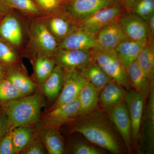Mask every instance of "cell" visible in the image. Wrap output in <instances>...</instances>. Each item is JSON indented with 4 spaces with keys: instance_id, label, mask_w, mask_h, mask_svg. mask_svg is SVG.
<instances>
[{
    "instance_id": "cell-1",
    "label": "cell",
    "mask_w": 154,
    "mask_h": 154,
    "mask_svg": "<svg viewBox=\"0 0 154 154\" xmlns=\"http://www.w3.org/2000/svg\"><path fill=\"white\" fill-rule=\"evenodd\" d=\"M69 125L70 132H79L92 143L113 154L122 152L121 144L115 127L108 116L96 108L91 113L79 116Z\"/></svg>"
},
{
    "instance_id": "cell-2",
    "label": "cell",
    "mask_w": 154,
    "mask_h": 154,
    "mask_svg": "<svg viewBox=\"0 0 154 154\" xmlns=\"http://www.w3.org/2000/svg\"><path fill=\"white\" fill-rule=\"evenodd\" d=\"M45 104V96L38 90L10 102L3 108L8 116L9 129L22 125L36 126Z\"/></svg>"
},
{
    "instance_id": "cell-3",
    "label": "cell",
    "mask_w": 154,
    "mask_h": 154,
    "mask_svg": "<svg viewBox=\"0 0 154 154\" xmlns=\"http://www.w3.org/2000/svg\"><path fill=\"white\" fill-rule=\"evenodd\" d=\"M92 59L101 67L114 82L129 90L126 70L115 49H92Z\"/></svg>"
},
{
    "instance_id": "cell-4",
    "label": "cell",
    "mask_w": 154,
    "mask_h": 154,
    "mask_svg": "<svg viewBox=\"0 0 154 154\" xmlns=\"http://www.w3.org/2000/svg\"><path fill=\"white\" fill-rule=\"evenodd\" d=\"M81 106L78 98L71 102L50 111L41 113L39 124L44 127L59 130L79 115Z\"/></svg>"
},
{
    "instance_id": "cell-5",
    "label": "cell",
    "mask_w": 154,
    "mask_h": 154,
    "mask_svg": "<svg viewBox=\"0 0 154 154\" xmlns=\"http://www.w3.org/2000/svg\"><path fill=\"white\" fill-rule=\"evenodd\" d=\"M119 2V0H65L63 8L78 25L99 10Z\"/></svg>"
},
{
    "instance_id": "cell-6",
    "label": "cell",
    "mask_w": 154,
    "mask_h": 154,
    "mask_svg": "<svg viewBox=\"0 0 154 154\" xmlns=\"http://www.w3.org/2000/svg\"><path fill=\"white\" fill-rule=\"evenodd\" d=\"M30 35L33 53L40 52L52 56L57 49L58 43L42 18L31 23Z\"/></svg>"
},
{
    "instance_id": "cell-7",
    "label": "cell",
    "mask_w": 154,
    "mask_h": 154,
    "mask_svg": "<svg viewBox=\"0 0 154 154\" xmlns=\"http://www.w3.org/2000/svg\"><path fill=\"white\" fill-rule=\"evenodd\" d=\"M125 12L120 3H116L99 10L80 22L77 26L83 30L97 34L105 26L120 19Z\"/></svg>"
},
{
    "instance_id": "cell-8",
    "label": "cell",
    "mask_w": 154,
    "mask_h": 154,
    "mask_svg": "<svg viewBox=\"0 0 154 154\" xmlns=\"http://www.w3.org/2000/svg\"><path fill=\"white\" fill-rule=\"evenodd\" d=\"M64 72L63 85L59 96L52 106L45 111H51L75 99L88 82L82 71H68Z\"/></svg>"
},
{
    "instance_id": "cell-9",
    "label": "cell",
    "mask_w": 154,
    "mask_h": 154,
    "mask_svg": "<svg viewBox=\"0 0 154 154\" xmlns=\"http://www.w3.org/2000/svg\"><path fill=\"white\" fill-rule=\"evenodd\" d=\"M52 57L63 72L81 71L92 60V49H58Z\"/></svg>"
},
{
    "instance_id": "cell-10",
    "label": "cell",
    "mask_w": 154,
    "mask_h": 154,
    "mask_svg": "<svg viewBox=\"0 0 154 154\" xmlns=\"http://www.w3.org/2000/svg\"><path fill=\"white\" fill-rule=\"evenodd\" d=\"M51 33L58 44L78 28L76 23L63 8L42 17Z\"/></svg>"
},
{
    "instance_id": "cell-11",
    "label": "cell",
    "mask_w": 154,
    "mask_h": 154,
    "mask_svg": "<svg viewBox=\"0 0 154 154\" xmlns=\"http://www.w3.org/2000/svg\"><path fill=\"white\" fill-rule=\"evenodd\" d=\"M125 101L130 118L132 143L136 149L138 146L140 130L145 101L142 96L135 90L126 92Z\"/></svg>"
},
{
    "instance_id": "cell-12",
    "label": "cell",
    "mask_w": 154,
    "mask_h": 154,
    "mask_svg": "<svg viewBox=\"0 0 154 154\" xmlns=\"http://www.w3.org/2000/svg\"><path fill=\"white\" fill-rule=\"evenodd\" d=\"M107 114L109 119L121 135L128 152L130 154L132 153L131 123L125 101L116 106Z\"/></svg>"
},
{
    "instance_id": "cell-13",
    "label": "cell",
    "mask_w": 154,
    "mask_h": 154,
    "mask_svg": "<svg viewBox=\"0 0 154 154\" xmlns=\"http://www.w3.org/2000/svg\"><path fill=\"white\" fill-rule=\"evenodd\" d=\"M119 22L129 39L141 42L154 39L151 36L146 22L136 14L125 12L120 17Z\"/></svg>"
},
{
    "instance_id": "cell-14",
    "label": "cell",
    "mask_w": 154,
    "mask_h": 154,
    "mask_svg": "<svg viewBox=\"0 0 154 154\" xmlns=\"http://www.w3.org/2000/svg\"><path fill=\"white\" fill-rule=\"evenodd\" d=\"M119 19L105 26L97 33L95 48L106 50L115 49L121 42L128 38L119 23Z\"/></svg>"
},
{
    "instance_id": "cell-15",
    "label": "cell",
    "mask_w": 154,
    "mask_h": 154,
    "mask_svg": "<svg viewBox=\"0 0 154 154\" xmlns=\"http://www.w3.org/2000/svg\"><path fill=\"white\" fill-rule=\"evenodd\" d=\"M0 38L15 48L21 47L23 31L18 18L12 14L5 15L0 22Z\"/></svg>"
},
{
    "instance_id": "cell-16",
    "label": "cell",
    "mask_w": 154,
    "mask_h": 154,
    "mask_svg": "<svg viewBox=\"0 0 154 154\" xmlns=\"http://www.w3.org/2000/svg\"><path fill=\"white\" fill-rule=\"evenodd\" d=\"M97 34L79 27L70 33L58 45L57 49H92L96 46Z\"/></svg>"
},
{
    "instance_id": "cell-17",
    "label": "cell",
    "mask_w": 154,
    "mask_h": 154,
    "mask_svg": "<svg viewBox=\"0 0 154 154\" xmlns=\"http://www.w3.org/2000/svg\"><path fill=\"white\" fill-rule=\"evenodd\" d=\"M36 136L45 146L48 154H63L66 152L64 140L59 130L44 127L39 123L35 126Z\"/></svg>"
},
{
    "instance_id": "cell-18",
    "label": "cell",
    "mask_w": 154,
    "mask_h": 154,
    "mask_svg": "<svg viewBox=\"0 0 154 154\" xmlns=\"http://www.w3.org/2000/svg\"><path fill=\"white\" fill-rule=\"evenodd\" d=\"M7 79L23 96L30 95L38 90V85L28 76L22 63L9 68Z\"/></svg>"
},
{
    "instance_id": "cell-19",
    "label": "cell",
    "mask_w": 154,
    "mask_h": 154,
    "mask_svg": "<svg viewBox=\"0 0 154 154\" xmlns=\"http://www.w3.org/2000/svg\"><path fill=\"white\" fill-rule=\"evenodd\" d=\"M30 59L33 68L32 78L39 87L51 74L56 66L55 62L52 56L40 52L31 54Z\"/></svg>"
},
{
    "instance_id": "cell-20",
    "label": "cell",
    "mask_w": 154,
    "mask_h": 154,
    "mask_svg": "<svg viewBox=\"0 0 154 154\" xmlns=\"http://www.w3.org/2000/svg\"><path fill=\"white\" fill-rule=\"evenodd\" d=\"M127 76L130 85L143 97L144 101L147 99L153 82H151L145 72L141 68L136 60L126 69Z\"/></svg>"
},
{
    "instance_id": "cell-21",
    "label": "cell",
    "mask_w": 154,
    "mask_h": 154,
    "mask_svg": "<svg viewBox=\"0 0 154 154\" xmlns=\"http://www.w3.org/2000/svg\"><path fill=\"white\" fill-rule=\"evenodd\" d=\"M99 102L107 113L125 101L126 92L124 88L111 81L100 91Z\"/></svg>"
},
{
    "instance_id": "cell-22",
    "label": "cell",
    "mask_w": 154,
    "mask_h": 154,
    "mask_svg": "<svg viewBox=\"0 0 154 154\" xmlns=\"http://www.w3.org/2000/svg\"><path fill=\"white\" fill-rule=\"evenodd\" d=\"M63 79V71L56 65L51 74L38 87V90L46 97L48 101H56L61 91Z\"/></svg>"
},
{
    "instance_id": "cell-23",
    "label": "cell",
    "mask_w": 154,
    "mask_h": 154,
    "mask_svg": "<svg viewBox=\"0 0 154 154\" xmlns=\"http://www.w3.org/2000/svg\"><path fill=\"white\" fill-rule=\"evenodd\" d=\"M154 84L148 96L144 121V140L147 154H153L154 150Z\"/></svg>"
},
{
    "instance_id": "cell-24",
    "label": "cell",
    "mask_w": 154,
    "mask_h": 154,
    "mask_svg": "<svg viewBox=\"0 0 154 154\" xmlns=\"http://www.w3.org/2000/svg\"><path fill=\"white\" fill-rule=\"evenodd\" d=\"M147 41H136L129 38L121 42L115 50L126 69L137 58Z\"/></svg>"
},
{
    "instance_id": "cell-25",
    "label": "cell",
    "mask_w": 154,
    "mask_h": 154,
    "mask_svg": "<svg viewBox=\"0 0 154 154\" xmlns=\"http://www.w3.org/2000/svg\"><path fill=\"white\" fill-rule=\"evenodd\" d=\"M99 93L100 91L91 83L88 82L86 83L77 97L81 106L79 116L91 113L97 108Z\"/></svg>"
},
{
    "instance_id": "cell-26",
    "label": "cell",
    "mask_w": 154,
    "mask_h": 154,
    "mask_svg": "<svg viewBox=\"0 0 154 154\" xmlns=\"http://www.w3.org/2000/svg\"><path fill=\"white\" fill-rule=\"evenodd\" d=\"M81 71L88 82L91 83L100 92L106 85L112 81L110 77L93 59Z\"/></svg>"
},
{
    "instance_id": "cell-27",
    "label": "cell",
    "mask_w": 154,
    "mask_h": 154,
    "mask_svg": "<svg viewBox=\"0 0 154 154\" xmlns=\"http://www.w3.org/2000/svg\"><path fill=\"white\" fill-rule=\"evenodd\" d=\"M36 137L35 126L22 125L12 130V140L17 154L24 149Z\"/></svg>"
},
{
    "instance_id": "cell-28",
    "label": "cell",
    "mask_w": 154,
    "mask_h": 154,
    "mask_svg": "<svg viewBox=\"0 0 154 154\" xmlns=\"http://www.w3.org/2000/svg\"><path fill=\"white\" fill-rule=\"evenodd\" d=\"M154 39H149L138 56L136 60L151 82L154 79Z\"/></svg>"
},
{
    "instance_id": "cell-29",
    "label": "cell",
    "mask_w": 154,
    "mask_h": 154,
    "mask_svg": "<svg viewBox=\"0 0 154 154\" xmlns=\"http://www.w3.org/2000/svg\"><path fill=\"white\" fill-rule=\"evenodd\" d=\"M3 2L8 8L17 9L30 17H42L44 15L33 0H3Z\"/></svg>"
},
{
    "instance_id": "cell-30",
    "label": "cell",
    "mask_w": 154,
    "mask_h": 154,
    "mask_svg": "<svg viewBox=\"0 0 154 154\" xmlns=\"http://www.w3.org/2000/svg\"><path fill=\"white\" fill-rule=\"evenodd\" d=\"M23 97L8 79L0 82V107L3 108L8 103Z\"/></svg>"
},
{
    "instance_id": "cell-31",
    "label": "cell",
    "mask_w": 154,
    "mask_h": 154,
    "mask_svg": "<svg viewBox=\"0 0 154 154\" xmlns=\"http://www.w3.org/2000/svg\"><path fill=\"white\" fill-rule=\"evenodd\" d=\"M0 62L8 68L22 64L21 58L11 45L0 39Z\"/></svg>"
},
{
    "instance_id": "cell-32",
    "label": "cell",
    "mask_w": 154,
    "mask_h": 154,
    "mask_svg": "<svg viewBox=\"0 0 154 154\" xmlns=\"http://www.w3.org/2000/svg\"><path fill=\"white\" fill-rule=\"evenodd\" d=\"M131 13L146 21L149 17L154 14V0H138Z\"/></svg>"
},
{
    "instance_id": "cell-33",
    "label": "cell",
    "mask_w": 154,
    "mask_h": 154,
    "mask_svg": "<svg viewBox=\"0 0 154 154\" xmlns=\"http://www.w3.org/2000/svg\"><path fill=\"white\" fill-rule=\"evenodd\" d=\"M70 153L74 154H102L103 152L95 147L83 142L76 140L72 143Z\"/></svg>"
},
{
    "instance_id": "cell-34",
    "label": "cell",
    "mask_w": 154,
    "mask_h": 154,
    "mask_svg": "<svg viewBox=\"0 0 154 154\" xmlns=\"http://www.w3.org/2000/svg\"><path fill=\"white\" fill-rule=\"evenodd\" d=\"M34 1L45 15L54 13L63 7L62 0H34Z\"/></svg>"
},
{
    "instance_id": "cell-35",
    "label": "cell",
    "mask_w": 154,
    "mask_h": 154,
    "mask_svg": "<svg viewBox=\"0 0 154 154\" xmlns=\"http://www.w3.org/2000/svg\"><path fill=\"white\" fill-rule=\"evenodd\" d=\"M12 130L9 129L0 141V154H17L12 140Z\"/></svg>"
},
{
    "instance_id": "cell-36",
    "label": "cell",
    "mask_w": 154,
    "mask_h": 154,
    "mask_svg": "<svg viewBox=\"0 0 154 154\" xmlns=\"http://www.w3.org/2000/svg\"><path fill=\"white\" fill-rule=\"evenodd\" d=\"M20 154H47L48 152L42 142L36 137Z\"/></svg>"
},
{
    "instance_id": "cell-37",
    "label": "cell",
    "mask_w": 154,
    "mask_h": 154,
    "mask_svg": "<svg viewBox=\"0 0 154 154\" xmlns=\"http://www.w3.org/2000/svg\"><path fill=\"white\" fill-rule=\"evenodd\" d=\"M9 130L8 116L4 109L0 107V141Z\"/></svg>"
},
{
    "instance_id": "cell-38",
    "label": "cell",
    "mask_w": 154,
    "mask_h": 154,
    "mask_svg": "<svg viewBox=\"0 0 154 154\" xmlns=\"http://www.w3.org/2000/svg\"><path fill=\"white\" fill-rule=\"evenodd\" d=\"M138 0H119L125 11L127 13H131L135 4Z\"/></svg>"
},
{
    "instance_id": "cell-39",
    "label": "cell",
    "mask_w": 154,
    "mask_h": 154,
    "mask_svg": "<svg viewBox=\"0 0 154 154\" xmlns=\"http://www.w3.org/2000/svg\"><path fill=\"white\" fill-rule=\"evenodd\" d=\"M147 25L149 31L152 37H154V14L151 15L146 21Z\"/></svg>"
},
{
    "instance_id": "cell-40",
    "label": "cell",
    "mask_w": 154,
    "mask_h": 154,
    "mask_svg": "<svg viewBox=\"0 0 154 154\" xmlns=\"http://www.w3.org/2000/svg\"><path fill=\"white\" fill-rule=\"evenodd\" d=\"M9 68L0 62V82L7 79Z\"/></svg>"
},
{
    "instance_id": "cell-41",
    "label": "cell",
    "mask_w": 154,
    "mask_h": 154,
    "mask_svg": "<svg viewBox=\"0 0 154 154\" xmlns=\"http://www.w3.org/2000/svg\"><path fill=\"white\" fill-rule=\"evenodd\" d=\"M8 8L4 5L3 0H0V14H7Z\"/></svg>"
},
{
    "instance_id": "cell-42",
    "label": "cell",
    "mask_w": 154,
    "mask_h": 154,
    "mask_svg": "<svg viewBox=\"0 0 154 154\" xmlns=\"http://www.w3.org/2000/svg\"><path fill=\"white\" fill-rule=\"evenodd\" d=\"M5 14H0V22H1V20L2 19L4 16L5 15Z\"/></svg>"
},
{
    "instance_id": "cell-43",
    "label": "cell",
    "mask_w": 154,
    "mask_h": 154,
    "mask_svg": "<svg viewBox=\"0 0 154 154\" xmlns=\"http://www.w3.org/2000/svg\"><path fill=\"white\" fill-rule=\"evenodd\" d=\"M65 0H62V4L63 3V2H64Z\"/></svg>"
},
{
    "instance_id": "cell-44",
    "label": "cell",
    "mask_w": 154,
    "mask_h": 154,
    "mask_svg": "<svg viewBox=\"0 0 154 154\" xmlns=\"http://www.w3.org/2000/svg\"></svg>"
}]
</instances>
